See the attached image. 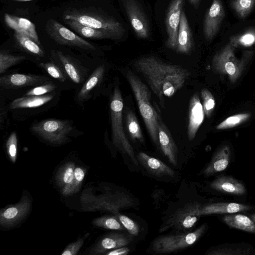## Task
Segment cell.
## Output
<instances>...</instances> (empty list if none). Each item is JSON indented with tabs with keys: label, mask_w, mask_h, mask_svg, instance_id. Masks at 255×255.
<instances>
[{
	"label": "cell",
	"mask_w": 255,
	"mask_h": 255,
	"mask_svg": "<svg viewBox=\"0 0 255 255\" xmlns=\"http://www.w3.org/2000/svg\"><path fill=\"white\" fill-rule=\"evenodd\" d=\"M133 66L146 80L161 105L163 96L170 97L183 87L191 72L182 66L164 62L154 56L137 59Z\"/></svg>",
	"instance_id": "obj_1"
},
{
	"label": "cell",
	"mask_w": 255,
	"mask_h": 255,
	"mask_svg": "<svg viewBox=\"0 0 255 255\" xmlns=\"http://www.w3.org/2000/svg\"><path fill=\"white\" fill-rule=\"evenodd\" d=\"M127 78L149 135L154 144L159 147L158 126L159 115L151 104L150 92L148 87L131 71L128 72Z\"/></svg>",
	"instance_id": "obj_2"
},
{
	"label": "cell",
	"mask_w": 255,
	"mask_h": 255,
	"mask_svg": "<svg viewBox=\"0 0 255 255\" xmlns=\"http://www.w3.org/2000/svg\"><path fill=\"white\" fill-rule=\"evenodd\" d=\"M123 108L122 93L119 88L117 86L114 90L110 105L113 142L120 151L129 159L132 164L138 167L139 162L124 130L123 123Z\"/></svg>",
	"instance_id": "obj_3"
},
{
	"label": "cell",
	"mask_w": 255,
	"mask_h": 255,
	"mask_svg": "<svg viewBox=\"0 0 255 255\" xmlns=\"http://www.w3.org/2000/svg\"><path fill=\"white\" fill-rule=\"evenodd\" d=\"M254 54L253 50H245L239 59L235 54V48L229 42L214 56L213 70L217 74L227 75L230 82L234 83L242 75Z\"/></svg>",
	"instance_id": "obj_4"
},
{
	"label": "cell",
	"mask_w": 255,
	"mask_h": 255,
	"mask_svg": "<svg viewBox=\"0 0 255 255\" xmlns=\"http://www.w3.org/2000/svg\"><path fill=\"white\" fill-rule=\"evenodd\" d=\"M207 228V225L203 224L190 232H175L158 236L151 242L147 252L163 255L182 251L194 245L205 232Z\"/></svg>",
	"instance_id": "obj_5"
},
{
	"label": "cell",
	"mask_w": 255,
	"mask_h": 255,
	"mask_svg": "<svg viewBox=\"0 0 255 255\" xmlns=\"http://www.w3.org/2000/svg\"><path fill=\"white\" fill-rule=\"evenodd\" d=\"M64 19H72L110 35L113 40L121 39L125 33L123 24L114 18L92 11L74 10L64 14Z\"/></svg>",
	"instance_id": "obj_6"
},
{
	"label": "cell",
	"mask_w": 255,
	"mask_h": 255,
	"mask_svg": "<svg viewBox=\"0 0 255 255\" xmlns=\"http://www.w3.org/2000/svg\"><path fill=\"white\" fill-rule=\"evenodd\" d=\"M201 203L197 201L185 204L178 209L160 228L159 233L170 228L176 232H187L192 230L200 217Z\"/></svg>",
	"instance_id": "obj_7"
},
{
	"label": "cell",
	"mask_w": 255,
	"mask_h": 255,
	"mask_svg": "<svg viewBox=\"0 0 255 255\" xmlns=\"http://www.w3.org/2000/svg\"><path fill=\"white\" fill-rule=\"evenodd\" d=\"M70 122L66 120L48 119L33 125L31 131L45 140L56 144L64 143L72 130Z\"/></svg>",
	"instance_id": "obj_8"
},
{
	"label": "cell",
	"mask_w": 255,
	"mask_h": 255,
	"mask_svg": "<svg viewBox=\"0 0 255 255\" xmlns=\"http://www.w3.org/2000/svg\"><path fill=\"white\" fill-rule=\"evenodd\" d=\"M48 36L58 43L85 50L95 49L94 46L55 19H48L45 25Z\"/></svg>",
	"instance_id": "obj_9"
},
{
	"label": "cell",
	"mask_w": 255,
	"mask_h": 255,
	"mask_svg": "<svg viewBox=\"0 0 255 255\" xmlns=\"http://www.w3.org/2000/svg\"><path fill=\"white\" fill-rule=\"evenodd\" d=\"M137 200L128 191H117L97 198L95 208L108 211L115 214L121 210L137 206Z\"/></svg>",
	"instance_id": "obj_10"
},
{
	"label": "cell",
	"mask_w": 255,
	"mask_h": 255,
	"mask_svg": "<svg viewBox=\"0 0 255 255\" xmlns=\"http://www.w3.org/2000/svg\"><path fill=\"white\" fill-rule=\"evenodd\" d=\"M123 6L130 25L136 36L145 39L150 34L146 15L137 0H122Z\"/></svg>",
	"instance_id": "obj_11"
},
{
	"label": "cell",
	"mask_w": 255,
	"mask_h": 255,
	"mask_svg": "<svg viewBox=\"0 0 255 255\" xmlns=\"http://www.w3.org/2000/svg\"><path fill=\"white\" fill-rule=\"evenodd\" d=\"M135 240L127 232L117 231L103 236L90 251L89 255H105L107 252L123 246H131Z\"/></svg>",
	"instance_id": "obj_12"
},
{
	"label": "cell",
	"mask_w": 255,
	"mask_h": 255,
	"mask_svg": "<svg viewBox=\"0 0 255 255\" xmlns=\"http://www.w3.org/2000/svg\"><path fill=\"white\" fill-rule=\"evenodd\" d=\"M184 0H171L167 9L165 23L167 34L166 46L176 50L181 15Z\"/></svg>",
	"instance_id": "obj_13"
},
{
	"label": "cell",
	"mask_w": 255,
	"mask_h": 255,
	"mask_svg": "<svg viewBox=\"0 0 255 255\" xmlns=\"http://www.w3.org/2000/svg\"><path fill=\"white\" fill-rule=\"evenodd\" d=\"M225 16V9L221 0H213L203 22V33L207 41L212 40L218 33Z\"/></svg>",
	"instance_id": "obj_14"
},
{
	"label": "cell",
	"mask_w": 255,
	"mask_h": 255,
	"mask_svg": "<svg viewBox=\"0 0 255 255\" xmlns=\"http://www.w3.org/2000/svg\"><path fill=\"white\" fill-rule=\"evenodd\" d=\"M30 204L28 197L23 196L18 203L2 209L0 213V226L9 228L16 225L27 215Z\"/></svg>",
	"instance_id": "obj_15"
},
{
	"label": "cell",
	"mask_w": 255,
	"mask_h": 255,
	"mask_svg": "<svg viewBox=\"0 0 255 255\" xmlns=\"http://www.w3.org/2000/svg\"><path fill=\"white\" fill-rule=\"evenodd\" d=\"M137 159L145 170L151 175L157 178H173L174 171L169 166L158 158L140 152L136 155Z\"/></svg>",
	"instance_id": "obj_16"
},
{
	"label": "cell",
	"mask_w": 255,
	"mask_h": 255,
	"mask_svg": "<svg viewBox=\"0 0 255 255\" xmlns=\"http://www.w3.org/2000/svg\"><path fill=\"white\" fill-rule=\"evenodd\" d=\"M49 81L47 77L42 76L14 73L6 75L0 78V85L5 89L17 88L37 86Z\"/></svg>",
	"instance_id": "obj_17"
},
{
	"label": "cell",
	"mask_w": 255,
	"mask_h": 255,
	"mask_svg": "<svg viewBox=\"0 0 255 255\" xmlns=\"http://www.w3.org/2000/svg\"><path fill=\"white\" fill-rule=\"evenodd\" d=\"M189 106L187 135L191 141L203 123L205 113L198 93H195L191 97Z\"/></svg>",
	"instance_id": "obj_18"
},
{
	"label": "cell",
	"mask_w": 255,
	"mask_h": 255,
	"mask_svg": "<svg viewBox=\"0 0 255 255\" xmlns=\"http://www.w3.org/2000/svg\"><path fill=\"white\" fill-rule=\"evenodd\" d=\"M158 140L163 154L173 166L177 165L178 150L172 136L159 116L158 119Z\"/></svg>",
	"instance_id": "obj_19"
},
{
	"label": "cell",
	"mask_w": 255,
	"mask_h": 255,
	"mask_svg": "<svg viewBox=\"0 0 255 255\" xmlns=\"http://www.w3.org/2000/svg\"><path fill=\"white\" fill-rule=\"evenodd\" d=\"M4 20L6 24L15 32L25 35L40 45L36 26L29 19L9 13H5Z\"/></svg>",
	"instance_id": "obj_20"
},
{
	"label": "cell",
	"mask_w": 255,
	"mask_h": 255,
	"mask_svg": "<svg viewBox=\"0 0 255 255\" xmlns=\"http://www.w3.org/2000/svg\"><path fill=\"white\" fill-rule=\"evenodd\" d=\"M194 46L193 34L185 12L182 11L178 28L176 51L183 54H189Z\"/></svg>",
	"instance_id": "obj_21"
},
{
	"label": "cell",
	"mask_w": 255,
	"mask_h": 255,
	"mask_svg": "<svg viewBox=\"0 0 255 255\" xmlns=\"http://www.w3.org/2000/svg\"><path fill=\"white\" fill-rule=\"evenodd\" d=\"M231 150L228 145H224L215 153L211 161L202 171L205 176H210L224 170L228 166Z\"/></svg>",
	"instance_id": "obj_22"
},
{
	"label": "cell",
	"mask_w": 255,
	"mask_h": 255,
	"mask_svg": "<svg viewBox=\"0 0 255 255\" xmlns=\"http://www.w3.org/2000/svg\"><path fill=\"white\" fill-rule=\"evenodd\" d=\"M210 186L217 191L231 195H242L246 192L244 184L229 176H218L211 182Z\"/></svg>",
	"instance_id": "obj_23"
},
{
	"label": "cell",
	"mask_w": 255,
	"mask_h": 255,
	"mask_svg": "<svg viewBox=\"0 0 255 255\" xmlns=\"http://www.w3.org/2000/svg\"><path fill=\"white\" fill-rule=\"evenodd\" d=\"M251 207L245 204L234 202H219L202 205L200 209V216L218 214H233L247 211Z\"/></svg>",
	"instance_id": "obj_24"
},
{
	"label": "cell",
	"mask_w": 255,
	"mask_h": 255,
	"mask_svg": "<svg viewBox=\"0 0 255 255\" xmlns=\"http://www.w3.org/2000/svg\"><path fill=\"white\" fill-rule=\"evenodd\" d=\"M53 97V95L51 94L25 96L14 100L10 103L9 108L12 110L37 108L48 103Z\"/></svg>",
	"instance_id": "obj_25"
},
{
	"label": "cell",
	"mask_w": 255,
	"mask_h": 255,
	"mask_svg": "<svg viewBox=\"0 0 255 255\" xmlns=\"http://www.w3.org/2000/svg\"><path fill=\"white\" fill-rule=\"evenodd\" d=\"M114 215L117 216L126 232L136 241L144 239L147 231L144 226H141V223L126 214H122L120 212Z\"/></svg>",
	"instance_id": "obj_26"
},
{
	"label": "cell",
	"mask_w": 255,
	"mask_h": 255,
	"mask_svg": "<svg viewBox=\"0 0 255 255\" xmlns=\"http://www.w3.org/2000/svg\"><path fill=\"white\" fill-rule=\"evenodd\" d=\"M223 221L231 228L255 233V222L244 215L231 214L224 216Z\"/></svg>",
	"instance_id": "obj_27"
},
{
	"label": "cell",
	"mask_w": 255,
	"mask_h": 255,
	"mask_svg": "<svg viewBox=\"0 0 255 255\" xmlns=\"http://www.w3.org/2000/svg\"><path fill=\"white\" fill-rule=\"evenodd\" d=\"M105 66H98L90 76L80 89L77 96L79 101H83L88 99L92 91L101 81L105 73Z\"/></svg>",
	"instance_id": "obj_28"
},
{
	"label": "cell",
	"mask_w": 255,
	"mask_h": 255,
	"mask_svg": "<svg viewBox=\"0 0 255 255\" xmlns=\"http://www.w3.org/2000/svg\"><path fill=\"white\" fill-rule=\"evenodd\" d=\"M69 27L80 35L91 39H111L108 34L89 26L83 25L72 19H64Z\"/></svg>",
	"instance_id": "obj_29"
},
{
	"label": "cell",
	"mask_w": 255,
	"mask_h": 255,
	"mask_svg": "<svg viewBox=\"0 0 255 255\" xmlns=\"http://www.w3.org/2000/svg\"><path fill=\"white\" fill-rule=\"evenodd\" d=\"M57 55L65 72L71 80L76 84L81 83L83 80L82 74L75 62L61 51H57Z\"/></svg>",
	"instance_id": "obj_30"
},
{
	"label": "cell",
	"mask_w": 255,
	"mask_h": 255,
	"mask_svg": "<svg viewBox=\"0 0 255 255\" xmlns=\"http://www.w3.org/2000/svg\"><path fill=\"white\" fill-rule=\"evenodd\" d=\"M14 36L17 43L27 52L39 57H44V51L39 45L27 36L15 32Z\"/></svg>",
	"instance_id": "obj_31"
},
{
	"label": "cell",
	"mask_w": 255,
	"mask_h": 255,
	"mask_svg": "<svg viewBox=\"0 0 255 255\" xmlns=\"http://www.w3.org/2000/svg\"><path fill=\"white\" fill-rule=\"evenodd\" d=\"M229 42L235 48L253 46L255 44V27H249L241 33L231 36Z\"/></svg>",
	"instance_id": "obj_32"
},
{
	"label": "cell",
	"mask_w": 255,
	"mask_h": 255,
	"mask_svg": "<svg viewBox=\"0 0 255 255\" xmlns=\"http://www.w3.org/2000/svg\"><path fill=\"white\" fill-rule=\"evenodd\" d=\"M92 224L96 227L107 230L126 232L117 216L113 214L94 219Z\"/></svg>",
	"instance_id": "obj_33"
},
{
	"label": "cell",
	"mask_w": 255,
	"mask_h": 255,
	"mask_svg": "<svg viewBox=\"0 0 255 255\" xmlns=\"http://www.w3.org/2000/svg\"><path fill=\"white\" fill-rule=\"evenodd\" d=\"M86 169L77 166L74 170V175L71 183L62 189V193L65 196L73 195L79 191L85 177Z\"/></svg>",
	"instance_id": "obj_34"
},
{
	"label": "cell",
	"mask_w": 255,
	"mask_h": 255,
	"mask_svg": "<svg viewBox=\"0 0 255 255\" xmlns=\"http://www.w3.org/2000/svg\"><path fill=\"white\" fill-rule=\"evenodd\" d=\"M75 168V163L70 161L66 163L58 169L56 174V181L57 185L61 189L72 181Z\"/></svg>",
	"instance_id": "obj_35"
},
{
	"label": "cell",
	"mask_w": 255,
	"mask_h": 255,
	"mask_svg": "<svg viewBox=\"0 0 255 255\" xmlns=\"http://www.w3.org/2000/svg\"><path fill=\"white\" fill-rule=\"evenodd\" d=\"M126 126L131 138L143 142L144 138L135 114L130 110L128 111L126 118Z\"/></svg>",
	"instance_id": "obj_36"
},
{
	"label": "cell",
	"mask_w": 255,
	"mask_h": 255,
	"mask_svg": "<svg viewBox=\"0 0 255 255\" xmlns=\"http://www.w3.org/2000/svg\"><path fill=\"white\" fill-rule=\"evenodd\" d=\"M230 4L238 17H247L255 6V0H231Z\"/></svg>",
	"instance_id": "obj_37"
},
{
	"label": "cell",
	"mask_w": 255,
	"mask_h": 255,
	"mask_svg": "<svg viewBox=\"0 0 255 255\" xmlns=\"http://www.w3.org/2000/svg\"><path fill=\"white\" fill-rule=\"evenodd\" d=\"M251 116L252 114L250 113H239L231 116L217 125L216 129L224 130L238 127L248 121Z\"/></svg>",
	"instance_id": "obj_38"
},
{
	"label": "cell",
	"mask_w": 255,
	"mask_h": 255,
	"mask_svg": "<svg viewBox=\"0 0 255 255\" xmlns=\"http://www.w3.org/2000/svg\"><path fill=\"white\" fill-rule=\"evenodd\" d=\"M26 58L23 55H14L5 50H1L0 52V73H3L9 67L17 64Z\"/></svg>",
	"instance_id": "obj_39"
},
{
	"label": "cell",
	"mask_w": 255,
	"mask_h": 255,
	"mask_svg": "<svg viewBox=\"0 0 255 255\" xmlns=\"http://www.w3.org/2000/svg\"><path fill=\"white\" fill-rule=\"evenodd\" d=\"M250 249L241 247L224 246L214 248L207 252L208 255H248L250 254Z\"/></svg>",
	"instance_id": "obj_40"
},
{
	"label": "cell",
	"mask_w": 255,
	"mask_h": 255,
	"mask_svg": "<svg viewBox=\"0 0 255 255\" xmlns=\"http://www.w3.org/2000/svg\"><path fill=\"white\" fill-rule=\"evenodd\" d=\"M203 101L202 106L205 115L210 118L215 108L216 102L212 93L207 89H203L201 91Z\"/></svg>",
	"instance_id": "obj_41"
},
{
	"label": "cell",
	"mask_w": 255,
	"mask_h": 255,
	"mask_svg": "<svg viewBox=\"0 0 255 255\" xmlns=\"http://www.w3.org/2000/svg\"><path fill=\"white\" fill-rule=\"evenodd\" d=\"M40 66L52 77L63 82L67 79V76L62 69L53 62L41 63Z\"/></svg>",
	"instance_id": "obj_42"
},
{
	"label": "cell",
	"mask_w": 255,
	"mask_h": 255,
	"mask_svg": "<svg viewBox=\"0 0 255 255\" xmlns=\"http://www.w3.org/2000/svg\"><path fill=\"white\" fill-rule=\"evenodd\" d=\"M6 148L10 160L15 162L17 151V138L15 132H12L9 136L6 142Z\"/></svg>",
	"instance_id": "obj_43"
},
{
	"label": "cell",
	"mask_w": 255,
	"mask_h": 255,
	"mask_svg": "<svg viewBox=\"0 0 255 255\" xmlns=\"http://www.w3.org/2000/svg\"><path fill=\"white\" fill-rule=\"evenodd\" d=\"M56 88V85L52 82H46L30 89L24 95L25 96L44 95L53 92Z\"/></svg>",
	"instance_id": "obj_44"
},
{
	"label": "cell",
	"mask_w": 255,
	"mask_h": 255,
	"mask_svg": "<svg viewBox=\"0 0 255 255\" xmlns=\"http://www.w3.org/2000/svg\"><path fill=\"white\" fill-rule=\"evenodd\" d=\"M86 237H84L78 239L76 241L71 243L64 250L62 255H77L84 243Z\"/></svg>",
	"instance_id": "obj_45"
},
{
	"label": "cell",
	"mask_w": 255,
	"mask_h": 255,
	"mask_svg": "<svg viewBox=\"0 0 255 255\" xmlns=\"http://www.w3.org/2000/svg\"><path fill=\"white\" fill-rule=\"evenodd\" d=\"M130 246H123L112 250L105 254V255H127L131 251Z\"/></svg>",
	"instance_id": "obj_46"
},
{
	"label": "cell",
	"mask_w": 255,
	"mask_h": 255,
	"mask_svg": "<svg viewBox=\"0 0 255 255\" xmlns=\"http://www.w3.org/2000/svg\"><path fill=\"white\" fill-rule=\"evenodd\" d=\"M188 1L195 8H197L199 6L200 0H189Z\"/></svg>",
	"instance_id": "obj_47"
},
{
	"label": "cell",
	"mask_w": 255,
	"mask_h": 255,
	"mask_svg": "<svg viewBox=\"0 0 255 255\" xmlns=\"http://www.w3.org/2000/svg\"><path fill=\"white\" fill-rule=\"evenodd\" d=\"M12 1H18V2H23V1H28L33 0H12Z\"/></svg>",
	"instance_id": "obj_48"
},
{
	"label": "cell",
	"mask_w": 255,
	"mask_h": 255,
	"mask_svg": "<svg viewBox=\"0 0 255 255\" xmlns=\"http://www.w3.org/2000/svg\"><path fill=\"white\" fill-rule=\"evenodd\" d=\"M251 218L255 223V214L251 215Z\"/></svg>",
	"instance_id": "obj_49"
}]
</instances>
